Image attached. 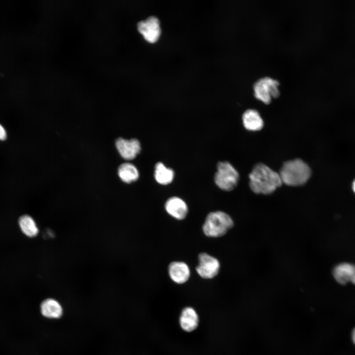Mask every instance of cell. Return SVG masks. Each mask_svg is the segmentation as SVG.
I'll return each mask as SVG.
<instances>
[{
  "instance_id": "obj_18",
  "label": "cell",
  "mask_w": 355,
  "mask_h": 355,
  "mask_svg": "<svg viewBox=\"0 0 355 355\" xmlns=\"http://www.w3.org/2000/svg\"><path fill=\"white\" fill-rule=\"evenodd\" d=\"M7 138V133L5 128L0 124V141H4Z\"/></svg>"
},
{
  "instance_id": "obj_8",
  "label": "cell",
  "mask_w": 355,
  "mask_h": 355,
  "mask_svg": "<svg viewBox=\"0 0 355 355\" xmlns=\"http://www.w3.org/2000/svg\"><path fill=\"white\" fill-rule=\"evenodd\" d=\"M115 144L119 154L126 160L134 159L141 149L139 141L135 139L128 140L120 138L116 140Z\"/></svg>"
},
{
  "instance_id": "obj_16",
  "label": "cell",
  "mask_w": 355,
  "mask_h": 355,
  "mask_svg": "<svg viewBox=\"0 0 355 355\" xmlns=\"http://www.w3.org/2000/svg\"><path fill=\"white\" fill-rule=\"evenodd\" d=\"M118 174L121 179L128 183L137 180L139 176L137 168L129 163L120 165L118 169Z\"/></svg>"
},
{
  "instance_id": "obj_4",
  "label": "cell",
  "mask_w": 355,
  "mask_h": 355,
  "mask_svg": "<svg viewBox=\"0 0 355 355\" xmlns=\"http://www.w3.org/2000/svg\"><path fill=\"white\" fill-rule=\"evenodd\" d=\"M217 168L214 176L217 186L225 191L233 190L237 186L239 179L237 171L228 162H219Z\"/></svg>"
},
{
  "instance_id": "obj_7",
  "label": "cell",
  "mask_w": 355,
  "mask_h": 355,
  "mask_svg": "<svg viewBox=\"0 0 355 355\" xmlns=\"http://www.w3.org/2000/svg\"><path fill=\"white\" fill-rule=\"evenodd\" d=\"M138 29L144 39L150 43L156 42L161 33L159 20L154 16L149 17L145 20L139 22Z\"/></svg>"
},
{
  "instance_id": "obj_17",
  "label": "cell",
  "mask_w": 355,
  "mask_h": 355,
  "mask_svg": "<svg viewBox=\"0 0 355 355\" xmlns=\"http://www.w3.org/2000/svg\"><path fill=\"white\" fill-rule=\"evenodd\" d=\"M154 177L157 182L167 185L173 180L174 172L170 168H167L162 163H157L155 167Z\"/></svg>"
},
{
  "instance_id": "obj_13",
  "label": "cell",
  "mask_w": 355,
  "mask_h": 355,
  "mask_svg": "<svg viewBox=\"0 0 355 355\" xmlns=\"http://www.w3.org/2000/svg\"><path fill=\"white\" fill-rule=\"evenodd\" d=\"M198 316L192 308H184L179 318V323L181 328L185 331L191 332L195 330L198 324Z\"/></svg>"
},
{
  "instance_id": "obj_5",
  "label": "cell",
  "mask_w": 355,
  "mask_h": 355,
  "mask_svg": "<svg viewBox=\"0 0 355 355\" xmlns=\"http://www.w3.org/2000/svg\"><path fill=\"white\" fill-rule=\"evenodd\" d=\"M279 82L276 79L264 77L258 79L253 85L255 98L263 103L269 104L272 98H277L280 95Z\"/></svg>"
},
{
  "instance_id": "obj_11",
  "label": "cell",
  "mask_w": 355,
  "mask_h": 355,
  "mask_svg": "<svg viewBox=\"0 0 355 355\" xmlns=\"http://www.w3.org/2000/svg\"><path fill=\"white\" fill-rule=\"evenodd\" d=\"M334 277L338 283L345 284L348 282L355 284V265L343 263L337 265L333 271Z\"/></svg>"
},
{
  "instance_id": "obj_2",
  "label": "cell",
  "mask_w": 355,
  "mask_h": 355,
  "mask_svg": "<svg viewBox=\"0 0 355 355\" xmlns=\"http://www.w3.org/2000/svg\"><path fill=\"white\" fill-rule=\"evenodd\" d=\"M279 174L283 183L297 186L308 181L311 177V170L302 160L295 159L284 162Z\"/></svg>"
},
{
  "instance_id": "obj_20",
  "label": "cell",
  "mask_w": 355,
  "mask_h": 355,
  "mask_svg": "<svg viewBox=\"0 0 355 355\" xmlns=\"http://www.w3.org/2000/svg\"><path fill=\"white\" fill-rule=\"evenodd\" d=\"M352 337L353 341V342L355 344V327L353 330L352 334Z\"/></svg>"
},
{
  "instance_id": "obj_19",
  "label": "cell",
  "mask_w": 355,
  "mask_h": 355,
  "mask_svg": "<svg viewBox=\"0 0 355 355\" xmlns=\"http://www.w3.org/2000/svg\"><path fill=\"white\" fill-rule=\"evenodd\" d=\"M45 236L47 238H52L54 237V233L53 232V231L51 229H47L45 231Z\"/></svg>"
},
{
  "instance_id": "obj_3",
  "label": "cell",
  "mask_w": 355,
  "mask_h": 355,
  "mask_svg": "<svg viewBox=\"0 0 355 355\" xmlns=\"http://www.w3.org/2000/svg\"><path fill=\"white\" fill-rule=\"evenodd\" d=\"M234 225V221L229 214L222 211H215L207 215L202 230L207 237L217 238L225 235Z\"/></svg>"
},
{
  "instance_id": "obj_21",
  "label": "cell",
  "mask_w": 355,
  "mask_h": 355,
  "mask_svg": "<svg viewBox=\"0 0 355 355\" xmlns=\"http://www.w3.org/2000/svg\"><path fill=\"white\" fill-rule=\"evenodd\" d=\"M352 188L354 192L355 193V179L354 180L352 184Z\"/></svg>"
},
{
  "instance_id": "obj_14",
  "label": "cell",
  "mask_w": 355,
  "mask_h": 355,
  "mask_svg": "<svg viewBox=\"0 0 355 355\" xmlns=\"http://www.w3.org/2000/svg\"><path fill=\"white\" fill-rule=\"evenodd\" d=\"M42 315L48 318L58 319L63 314V308L60 303L53 298H47L40 305Z\"/></svg>"
},
{
  "instance_id": "obj_12",
  "label": "cell",
  "mask_w": 355,
  "mask_h": 355,
  "mask_svg": "<svg viewBox=\"0 0 355 355\" xmlns=\"http://www.w3.org/2000/svg\"><path fill=\"white\" fill-rule=\"evenodd\" d=\"M242 119L244 127L249 131L260 130L264 125L263 120L259 113L255 109H248L245 111L243 114Z\"/></svg>"
},
{
  "instance_id": "obj_6",
  "label": "cell",
  "mask_w": 355,
  "mask_h": 355,
  "mask_svg": "<svg viewBox=\"0 0 355 355\" xmlns=\"http://www.w3.org/2000/svg\"><path fill=\"white\" fill-rule=\"evenodd\" d=\"M198 265L196 268L198 274L202 278L211 279L217 275L220 264L218 260L206 252L198 255Z\"/></svg>"
},
{
  "instance_id": "obj_9",
  "label": "cell",
  "mask_w": 355,
  "mask_h": 355,
  "mask_svg": "<svg viewBox=\"0 0 355 355\" xmlns=\"http://www.w3.org/2000/svg\"><path fill=\"white\" fill-rule=\"evenodd\" d=\"M165 208L170 216L179 220L184 219L188 212L186 203L178 197L169 198L166 202Z\"/></svg>"
},
{
  "instance_id": "obj_1",
  "label": "cell",
  "mask_w": 355,
  "mask_h": 355,
  "mask_svg": "<svg viewBox=\"0 0 355 355\" xmlns=\"http://www.w3.org/2000/svg\"><path fill=\"white\" fill-rule=\"evenodd\" d=\"M249 178V187L256 194H272L283 184L279 174L262 163L254 166Z\"/></svg>"
},
{
  "instance_id": "obj_15",
  "label": "cell",
  "mask_w": 355,
  "mask_h": 355,
  "mask_svg": "<svg viewBox=\"0 0 355 355\" xmlns=\"http://www.w3.org/2000/svg\"><path fill=\"white\" fill-rule=\"evenodd\" d=\"M19 225L22 232L27 237H36L39 233V228L35 220L31 216L25 214L19 219Z\"/></svg>"
},
{
  "instance_id": "obj_10",
  "label": "cell",
  "mask_w": 355,
  "mask_h": 355,
  "mask_svg": "<svg viewBox=\"0 0 355 355\" xmlns=\"http://www.w3.org/2000/svg\"><path fill=\"white\" fill-rule=\"evenodd\" d=\"M168 273L171 279L178 284L186 283L190 276L188 265L182 261H173L168 267Z\"/></svg>"
}]
</instances>
